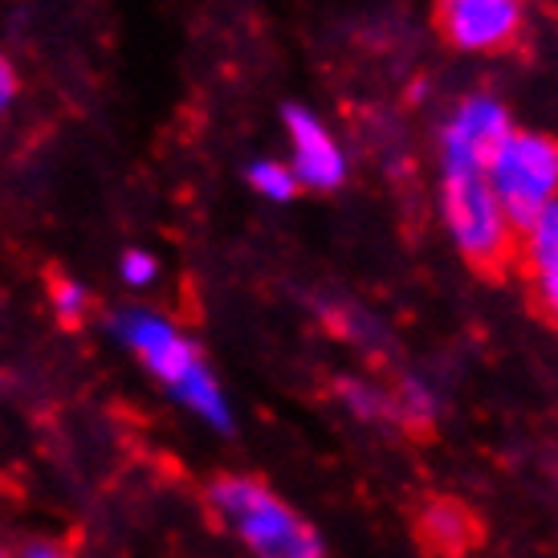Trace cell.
I'll return each instance as SVG.
<instances>
[{
    "mask_svg": "<svg viewBox=\"0 0 558 558\" xmlns=\"http://www.w3.org/2000/svg\"><path fill=\"white\" fill-rule=\"evenodd\" d=\"M208 510L253 558H326V538L306 513L253 473L208 481Z\"/></svg>",
    "mask_w": 558,
    "mask_h": 558,
    "instance_id": "6da1fadb",
    "label": "cell"
},
{
    "mask_svg": "<svg viewBox=\"0 0 558 558\" xmlns=\"http://www.w3.org/2000/svg\"><path fill=\"white\" fill-rule=\"evenodd\" d=\"M114 335L140 355V363L156 375L159 384L184 403L192 416L213 424L220 433L233 428V408L220 388L217 372L196 342L187 339L180 326L156 311H123L114 318Z\"/></svg>",
    "mask_w": 558,
    "mask_h": 558,
    "instance_id": "7a4b0ae2",
    "label": "cell"
},
{
    "mask_svg": "<svg viewBox=\"0 0 558 558\" xmlns=\"http://www.w3.org/2000/svg\"><path fill=\"white\" fill-rule=\"evenodd\" d=\"M436 217H440L449 245L481 274H494L513 257L518 233H513L510 217L501 213L485 171H436Z\"/></svg>",
    "mask_w": 558,
    "mask_h": 558,
    "instance_id": "3957f363",
    "label": "cell"
},
{
    "mask_svg": "<svg viewBox=\"0 0 558 558\" xmlns=\"http://www.w3.org/2000/svg\"><path fill=\"white\" fill-rule=\"evenodd\" d=\"M481 171L518 233L534 213L558 201V135L538 126H513Z\"/></svg>",
    "mask_w": 558,
    "mask_h": 558,
    "instance_id": "277c9868",
    "label": "cell"
},
{
    "mask_svg": "<svg viewBox=\"0 0 558 558\" xmlns=\"http://www.w3.org/2000/svg\"><path fill=\"white\" fill-rule=\"evenodd\" d=\"M513 110L489 86H473L461 98H452L449 110L436 123V171L452 168H485V159L497 143L513 131Z\"/></svg>",
    "mask_w": 558,
    "mask_h": 558,
    "instance_id": "5b68a950",
    "label": "cell"
},
{
    "mask_svg": "<svg viewBox=\"0 0 558 558\" xmlns=\"http://www.w3.org/2000/svg\"><path fill=\"white\" fill-rule=\"evenodd\" d=\"M433 9L445 46L469 58L513 49L530 21L526 0H433Z\"/></svg>",
    "mask_w": 558,
    "mask_h": 558,
    "instance_id": "8992f818",
    "label": "cell"
},
{
    "mask_svg": "<svg viewBox=\"0 0 558 558\" xmlns=\"http://www.w3.org/2000/svg\"><path fill=\"white\" fill-rule=\"evenodd\" d=\"M281 126L290 140V171H294L298 187L339 192L351 180V156L318 110L290 102V107H281Z\"/></svg>",
    "mask_w": 558,
    "mask_h": 558,
    "instance_id": "52a82bcc",
    "label": "cell"
},
{
    "mask_svg": "<svg viewBox=\"0 0 558 558\" xmlns=\"http://www.w3.org/2000/svg\"><path fill=\"white\" fill-rule=\"evenodd\" d=\"M513 248H518L522 265L534 274V281L558 278V201H550L543 213H534L518 229Z\"/></svg>",
    "mask_w": 558,
    "mask_h": 558,
    "instance_id": "ba28073f",
    "label": "cell"
},
{
    "mask_svg": "<svg viewBox=\"0 0 558 558\" xmlns=\"http://www.w3.org/2000/svg\"><path fill=\"white\" fill-rule=\"evenodd\" d=\"M391 412H396V424H403V428H433L445 412V400H440V388L428 375L408 372L391 388Z\"/></svg>",
    "mask_w": 558,
    "mask_h": 558,
    "instance_id": "9c48e42d",
    "label": "cell"
},
{
    "mask_svg": "<svg viewBox=\"0 0 558 558\" xmlns=\"http://www.w3.org/2000/svg\"><path fill=\"white\" fill-rule=\"evenodd\" d=\"M335 396H339V403L359 420V424H396V412H391V388L375 384V379L342 375L339 384H335Z\"/></svg>",
    "mask_w": 558,
    "mask_h": 558,
    "instance_id": "30bf717a",
    "label": "cell"
},
{
    "mask_svg": "<svg viewBox=\"0 0 558 558\" xmlns=\"http://www.w3.org/2000/svg\"><path fill=\"white\" fill-rule=\"evenodd\" d=\"M420 526H424V538L436 550H449V555H457V550H465L473 543V518L457 501H436V506H428L424 518H420Z\"/></svg>",
    "mask_w": 558,
    "mask_h": 558,
    "instance_id": "8fae6325",
    "label": "cell"
},
{
    "mask_svg": "<svg viewBox=\"0 0 558 558\" xmlns=\"http://www.w3.org/2000/svg\"><path fill=\"white\" fill-rule=\"evenodd\" d=\"M245 184L269 204H290L298 192H302V187H298V180H294V171H290V163H286V159H269V156H262V159H253V163H248Z\"/></svg>",
    "mask_w": 558,
    "mask_h": 558,
    "instance_id": "7c38bea8",
    "label": "cell"
},
{
    "mask_svg": "<svg viewBox=\"0 0 558 558\" xmlns=\"http://www.w3.org/2000/svg\"><path fill=\"white\" fill-rule=\"evenodd\" d=\"M53 306H58V314H62V323H82V314H86V306H90V294L82 290L78 281H53Z\"/></svg>",
    "mask_w": 558,
    "mask_h": 558,
    "instance_id": "4fadbf2b",
    "label": "cell"
},
{
    "mask_svg": "<svg viewBox=\"0 0 558 558\" xmlns=\"http://www.w3.org/2000/svg\"><path fill=\"white\" fill-rule=\"evenodd\" d=\"M159 278V262L147 253V248H126L123 253V281L135 286V290H147L151 281Z\"/></svg>",
    "mask_w": 558,
    "mask_h": 558,
    "instance_id": "5bb4252c",
    "label": "cell"
},
{
    "mask_svg": "<svg viewBox=\"0 0 558 558\" xmlns=\"http://www.w3.org/2000/svg\"><path fill=\"white\" fill-rule=\"evenodd\" d=\"M16 94H21V74H16V65L9 58H0V114L13 107Z\"/></svg>",
    "mask_w": 558,
    "mask_h": 558,
    "instance_id": "9a60e30c",
    "label": "cell"
},
{
    "mask_svg": "<svg viewBox=\"0 0 558 558\" xmlns=\"http://www.w3.org/2000/svg\"><path fill=\"white\" fill-rule=\"evenodd\" d=\"M534 286H538V306H543V314L558 326V278L534 281Z\"/></svg>",
    "mask_w": 558,
    "mask_h": 558,
    "instance_id": "2e32d148",
    "label": "cell"
},
{
    "mask_svg": "<svg viewBox=\"0 0 558 558\" xmlns=\"http://www.w3.org/2000/svg\"><path fill=\"white\" fill-rule=\"evenodd\" d=\"M21 558H65V550L53 543H33V546H25V555Z\"/></svg>",
    "mask_w": 558,
    "mask_h": 558,
    "instance_id": "e0dca14e",
    "label": "cell"
},
{
    "mask_svg": "<svg viewBox=\"0 0 558 558\" xmlns=\"http://www.w3.org/2000/svg\"><path fill=\"white\" fill-rule=\"evenodd\" d=\"M0 558H9V555H4V550H0Z\"/></svg>",
    "mask_w": 558,
    "mask_h": 558,
    "instance_id": "ac0fdd59",
    "label": "cell"
}]
</instances>
